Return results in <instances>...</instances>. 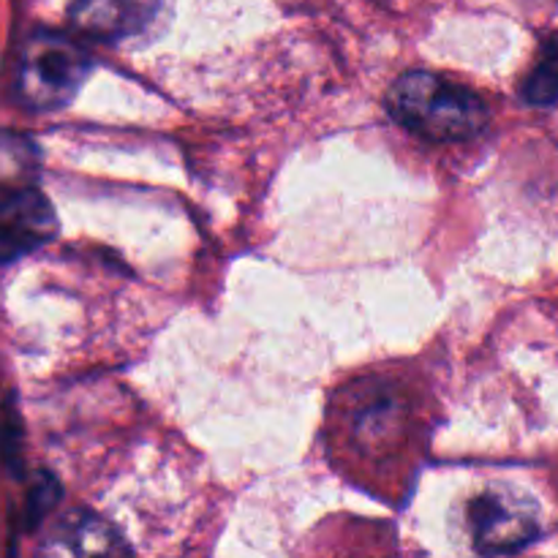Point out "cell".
Instances as JSON below:
<instances>
[{
	"mask_svg": "<svg viewBox=\"0 0 558 558\" xmlns=\"http://www.w3.org/2000/svg\"><path fill=\"white\" fill-rule=\"evenodd\" d=\"M0 447H3V458L9 463H14V469L20 472V417L14 414H5V428L0 434Z\"/></svg>",
	"mask_w": 558,
	"mask_h": 558,
	"instance_id": "9",
	"label": "cell"
},
{
	"mask_svg": "<svg viewBox=\"0 0 558 558\" xmlns=\"http://www.w3.org/2000/svg\"><path fill=\"white\" fill-rule=\"evenodd\" d=\"M161 11L163 5L153 3H80L71 9V20L90 36L118 41V38L145 33L153 16Z\"/></svg>",
	"mask_w": 558,
	"mask_h": 558,
	"instance_id": "6",
	"label": "cell"
},
{
	"mask_svg": "<svg viewBox=\"0 0 558 558\" xmlns=\"http://www.w3.org/2000/svg\"><path fill=\"white\" fill-rule=\"evenodd\" d=\"M558 96V60H556V44L548 41L543 49V58L534 65L532 76L523 85V98L532 107H554Z\"/></svg>",
	"mask_w": 558,
	"mask_h": 558,
	"instance_id": "7",
	"label": "cell"
},
{
	"mask_svg": "<svg viewBox=\"0 0 558 558\" xmlns=\"http://www.w3.org/2000/svg\"><path fill=\"white\" fill-rule=\"evenodd\" d=\"M93 69L85 47L54 31H36L25 38L16 63L14 87L22 104L47 112L74 101Z\"/></svg>",
	"mask_w": 558,
	"mask_h": 558,
	"instance_id": "2",
	"label": "cell"
},
{
	"mask_svg": "<svg viewBox=\"0 0 558 558\" xmlns=\"http://www.w3.org/2000/svg\"><path fill=\"white\" fill-rule=\"evenodd\" d=\"M36 558H134V550L107 518L74 507L47 529Z\"/></svg>",
	"mask_w": 558,
	"mask_h": 558,
	"instance_id": "4",
	"label": "cell"
},
{
	"mask_svg": "<svg viewBox=\"0 0 558 558\" xmlns=\"http://www.w3.org/2000/svg\"><path fill=\"white\" fill-rule=\"evenodd\" d=\"M469 529L477 554L512 556L543 534V510L518 485H490L469 505Z\"/></svg>",
	"mask_w": 558,
	"mask_h": 558,
	"instance_id": "3",
	"label": "cell"
},
{
	"mask_svg": "<svg viewBox=\"0 0 558 558\" xmlns=\"http://www.w3.org/2000/svg\"><path fill=\"white\" fill-rule=\"evenodd\" d=\"M58 494H60V490L54 488V483L49 477H44L41 483L36 485V490L31 494V505H27V521H31V526L36 521H41L44 512H47L49 507L54 505Z\"/></svg>",
	"mask_w": 558,
	"mask_h": 558,
	"instance_id": "8",
	"label": "cell"
},
{
	"mask_svg": "<svg viewBox=\"0 0 558 558\" xmlns=\"http://www.w3.org/2000/svg\"><path fill=\"white\" fill-rule=\"evenodd\" d=\"M385 107L398 125L430 142H466L488 125V104L469 87L428 71H409L387 90Z\"/></svg>",
	"mask_w": 558,
	"mask_h": 558,
	"instance_id": "1",
	"label": "cell"
},
{
	"mask_svg": "<svg viewBox=\"0 0 558 558\" xmlns=\"http://www.w3.org/2000/svg\"><path fill=\"white\" fill-rule=\"evenodd\" d=\"M54 234L58 218L41 191L22 185L0 196V265L41 248Z\"/></svg>",
	"mask_w": 558,
	"mask_h": 558,
	"instance_id": "5",
	"label": "cell"
}]
</instances>
